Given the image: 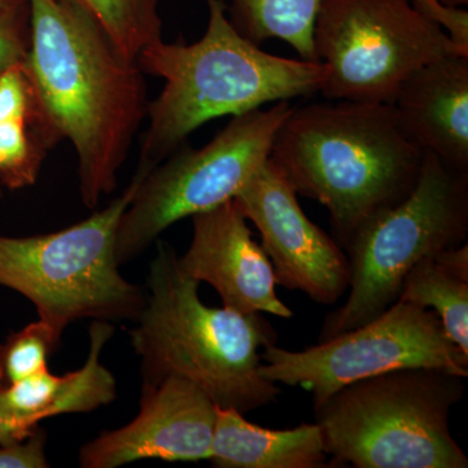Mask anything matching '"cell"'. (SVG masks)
<instances>
[{"label":"cell","instance_id":"15","mask_svg":"<svg viewBox=\"0 0 468 468\" xmlns=\"http://www.w3.org/2000/svg\"><path fill=\"white\" fill-rule=\"evenodd\" d=\"M110 322L95 320L89 329L90 349L81 368L63 377L48 369L2 390L0 402L12 417L38 426L42 420L63 414L90 412L115 401L116 380L101 363L104 345L112 337Z\"/></svg>","mask_w":468,"mask_h":468},{"label":"cell","instance_id":"10","mask_svg":"<svg viewBox=\"0 0 468 468\" xmlns=\"http://www.w3.org/2000/svg\"><path fill=\"white\" fill-rule=\"evenodd\" d=\"M261 359V377L309 390L314 406L346 385L399 369L439 368L468 378V354L449 338L439 316L403 301L367 324L304 350L267 345Z\"/></svg>","mask_w":468,"mask_h":468},{"label":"cell","instance_id":"20","mask_svg":"<svg viewBox=\"0 0 468 468\" xmlns=\"http://www.w3.org/2000/svg\"><path fill=\"white\" fill-rule=\"evenodd\" d=\"M107 34L125 57L137 60L141 52L162 41L160 0H70Z\"/></svg>","mask_w":468,"mask_h":468},{"label":"cell","instance_id":"22","mask_svg":"<svg viewBox=\"0 0 468 468\" xmlns=\"http://www.w3.org/2000/svg\"><path fill=\"white\" fill-rule=\"evenodd\" d=\"M30 48V7L0 11V73L24 63Z\"/></svg>","mask_w":468,"mask_h":468},{"label":"cell","instance_id":"9","mask_svg":"<svg viewBox=\"0 0 468 468\" xmlns=\"http://www.w3.org/2000/svg\"><path fill=\"white\" fill-rule=\"evenodd\" d=\"M313 39L328 101L390 104L421 67L462 55L410 0H324Z\"/></svg>","mask_w":468,"mask_h":468},{"label":"cell","instance_id":"17","mask_svg":"<svg viewBox=\"0 0 468 468\" xmlns=\"http://www.w3.org/2000/svg\"><path fill=\"white\" fill-rule=\"evenodd\" d=\"M324 0H232L230 21L255 45L282 39L303 60L318 61L314 26Z\"/></svg>","mask_w":468,"mask_h":468},{"label":"cell","instance_id":"12","mask_svg":"<svg viewBox=\"0 0 468 468\" xmlns=\"http://www.w3.org/2000/svg\"><path fill=\"white\" fill-rule=\"evenodd\" d=\"M218 406L180 378L143 385L140 411L122 428L101 433L80 451L82 468H115L143 460H209Z\"/></svg>","mask_w":468,"mask_h":468},{"label":"cell","instance_id":"14","mask_svg":"<svg viewBox=\"0 0 468 468\" xmlns=\"http://www.w3.org/2000/svg\"><path fill=\"white\" fill-rule=\"evenodd\" d=\"M390 104L412 144L468 171V57L446 55L421 67Z\"/></svg>","mask_w":468,"mask_h":468},{"label":"cell","instance_id":"21","mask_svg":"<svg viewBox=\"0 0 468 468\" xmlns=\"http://www.w3.org/2000/svg\"><path fill=\"white\" fill-rule=\"evenodd\" d=\"M60 340L42 320L14 332L0 344V389L48 369Z\"/></svg>","mask_w":468,"mask_h":468},{"label":"cell","instance_id":"7","mask_svg":"<svg viewBox=\"0 0 468 468\" xmlns=\"http://www.w3.org/2000/svg\"><path fill=\"white\" fill-rule=\"evenodd\" d=\"M468 171L452 168L431 151L414 189L401 202L369 218L344 246L349 297L326 316L319 341L367 324L397 302L410 271L467 241Z\"/></svg>","mask_w":468,"mask_h":468},{"label":"cell","instance_id":"26","mask_svg":"<svg viewBox=\"0 0 468 468\" xmlns=\"http://www.w3.org/2000/svg\"><path fill=\"white\" fill-rule=\"evenodd\" d=\"M29 8V0H0V11Z\"/></svg>","mask_w":468,"mask_h":468},{"label":"cell","instance_id":"1","mask_svg":"<svg viewBox=\"0 0 468 468\" xmlns=\"http://www.w3.org/2000/svg\"><path fill=\"white\" fill-rule=\"evenodd\" d=\"M26 66L43 109L79 162L88 208L115 190L146 119L144 72L70 0H29Z\"/></svg>","mask_w":468,"mask_h":468},{"label":"cell","instance_id":"8","mask_svg":"<svg viewBox=\"0 0 468 468\" xmlns=\"http://www.w3.org/2000/svg\"><path fill=\"white\" fill-rule=\"evenodd\" d=\"M289 101L234 116L201 149L175 151L143 178L116 232L120 266L140 257L167 228L239 196L270 159Z\"/></svg>","mask_w":468,"mask_h":468},{"label":"cell","instance_id":"4","mask_svg":"<svg viewBox=\"0 0 468 468\" xmlns=\"http://www.w3.org/2000/svg\"><path fill=\"white\" fill-rule=\"evenodd\" d=\"M178 255L158 242L147 273L146 302L132 329L143 385L175 377L190 381L220 409L245 415L276 402L282 389L261 377V347L277 335L261 314L211 307Z\"/></svg>","mask_w":468,"mask_h":468},{"label":"cell","instance_id":"24","mask_svg":"<svg viewBox=\"0 0 468 468\" xmlns=\"http://www.w3.org/2000/svg\"><path fill=\"white\" fill-rule=\"evenodd\" d=\"M48 435L37 427L29 436L17 441L0 443V468H48Z\"/></svg>","mask_w":468,"mask_h":468},{"label":"cell","instance_id":"3","mask_svg":"<svg viewBox=\"0 0 468 468\" xmlns=\"http://www.w3.org/2000/svg\"><path fill=\"white\" fill-rule=\"evenodd\" d=\"M207 29L199 41H159L137 61L165 88L149 101V125L135 172L147 176L199 126L239 116L270 103L319 92L324 68L319 61L277 57L242 36L227 16L223 0H206Z\"/></svg>","mask_w":468,"mask_h":468},{"label":"cell","instance_id":"19","mask_svg":"<svg viewBox=\"0 0 468 468\" xmlns=\"http://www.w3.org/2000/svg\"><path fill=\"white\" fill-rule=\"evenodd\" d=\"M61 138L46 113L0 122V183L9 190L32 186L38 180L48 151Z\"/></svg>","mask_w":468,"mask_h":468},{"label":"cell","instance_id":"25","mask_svg":"<svg viewBox=\"0 0 468 468\" xmlns=\"http://www.w3.org/2000/svg\"><path fill=\"white\" fill-rule=\"evenodd\" d=\"M36 428H34V430H36ZM34 430H29V428L20 426V424L9 420L8 418H5V415L0 412V443H7L26 439Z\"/></svg>","mask_w":468,"mask_h":468},{"label":"cell","instance_id":"27","mask_svg":"<svg viewBox=\"0 0 468 468\" xmlns=\"http://www.w3.org/2000/svg\"><path fill=\"white\" fill-rule=\"evenodd\" d=\"M445 5H452V7H461V5H466L468 0H441Z\"/></svg>","mask_w":468,"mask_h":468},{"label":"cell","instance_id":"16","mask_svg":"<svg viewBox=\"0 0 468 468\" xmlns=\"http://www.w3.org/2000/svg\"><path fill=\"white\" fill-rule=\"evenodd\" d=\"M208 461L218 468L328 466L318 423H303L292 430H268L250 423L237 410L220 408Z\"/></svg>","mask_w":468,"mask_h":468},{"label":"cell","instance_id":"23","mask_svg":"<svg viewBox=\"0 0 468 468\" xmlns=\"http://www.w3.org/2000/svg\"><path fill=\"white\" fill-rule=\"evenodd\" d=\"M421 16L441 27L463 57H468V12L441 0H410Z\"/></svg>","mask_w":468,"mask_h":468},{"label":"cell","instance_id":"13","mask_svg":"<svg viewBox=\"0 0 468 468\" xmlns=\"http://www.w3.org/2000/svg\"><path fill=\"white\" fill-rule=\"evenodd\" d=\"M192 218V242L178 255L181 270L199 284L211 285L228 309L291 319L292 310L277 297L272 263L252 239L237 202L232 199Z\"/></svg>","mask_w":468,"mask_h":468},{"label":"cell","instance_id":"11","mask_svg":"<svg viewBox=\"0 0 468 468\" xmlns=\"http://www.w3.org/2000/svg\"><path fill=\"white\" fill-rule=\"evenodd\" d=\"M234 201L260 230L277 285L322 304L343 297L350 282L346 254L306 217L297 193L270 159Z\"/></svg>","mask_w":468,"mask_h":468},{"label":"cell","instance_id":"18","mask_svg":"<svg viewBox=\"0 0 468 468\" xmlns=\"http://www.w3.org/2000/svg\"><path fill=\"white\" fill-rule=\"evenodd\" d=\"M397 301L432 310L452 343L468 354V276L436 255L410 271Z\"/></svg>","mask_w":468,"mask_h":468},{"label":"cell","instance_id":"2","mask_svg":"<svg viewBox=\"0 0 468 468\" xmlns=\"http://www.w3.org/2000/svg\"><path fill=\"white\" fill-rule=\"evenodd\" d=\"M270 160L297 196L328 209L344 248L369 218L411 193L424 151L403 133L392 104L331 101L292 107Z\"/></svg>","mask_w":468,"mask_h":468},{"label":"cell","instance_id":"5","mask_svg":"<svg viewBox=\"0 0 468 468\" xmlns=\"http://www.w3.org/2000/svg\"><path fill=\"white\" fill-rule=\"evenodd\" d=\"M463 380L418 367L341 388L314 406L326 455L356 468H467L449 426Z\"/></svg>","mask_w":468,"mask_h":468},{"label":"cell","instance_id":"6","mask_svg":"<svg viewBox=\"0 0 468 468\" xmlns=\"http://www.w3.org/2000/svg\"><path fill=\"white\" fill-rule=\"evenodd\" d=\"M143 174L135 172L124 192L91 217L48 234H0V286L27 298L38 319L60 340L82 319L135 322L146 302L140 286L120 272L116 232Z\"/></svg>","mask_w":468,"mask_h":468}]
</instances>
